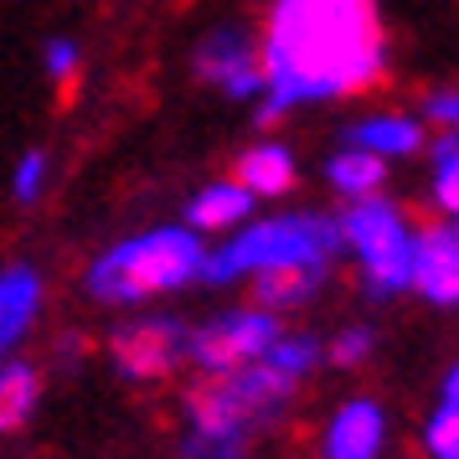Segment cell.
I'll use <instances>...</instances> for the list:
<instances>
[{
  "label": "cell",
  "instance_id": "6da1fadb",
  "mask_svg": "<svg viewBox=\"0 0 459 459\" xmlns=\"http://www.w3.org/2000/svg\"><path fill=\"white\" fill-rule=\"evenodd\" d=\"M264 99L258 119L367 99L393 67V42L377 0H269L258 22Z\"/></svg>",
  "mask_w": 459,
  "mask_h": 459
},
{
  "label": "cell",
  "instance_id": "7a4b0ae2",
  "mask_svg": "<svg viewBox=\"0 0 459 459\" xmlns=\"http://www.w3.org/2000/svg\"><path fill=\"white\" fill-rule=\"evenodd\" d=\"M325 367V335L284 331L269 351L228 377H196L181 397L176 459H253L258 438L294 408Z\"/></svg>",
  "mask_w": 459,
  "mask_h": 459
},
{
  "label": "cell",
  "instance_id": "3957f363",
  "mask_svg": "<svg viewBox=\"0 0 459 459\" xmlns=\"http://www.w3.org/2000/svg\"><path fill=\"white\" fill-rule=\"evenodd\" d=\"M341 269V232L335 212L320 207H279L253 212L248 222L207 248V290H253L279 273H320L335 279Z\"/></svg>",
  "mask_w": 459,
  "mask_h": 459
},
{
  "label": "cell",
  "instance_id": "277c9868",
  "mask_svg": "<svg viewBox=\"0 0 459 459\" xmlns=\"http://www.w3.org/2000/svg\"><path fill=\"white\" fill-rule=\"evenodd\" d=\"M207 238L186 222H155V228L125 232L88 258L83 290L93 305L108 310H150L170 294L196 290L207 273Z\"/></svg>",
  "mask_w": 459,
  "mask_h": 459
},
{
  "label": "cell",
  "instance_id": "5b68a950",
  "mask_svg": "<svg viewBox=\"0 0 459 459\" xmlns=\"http://www.w3.org/2000/svg\"><path fill=\"white\" fill-rule=\"evenodd\" d=\"M341 264L356 273L372 305H393L413 294V248H418V212H408L393 191H377L367 202H341Z\"/></svg>",
  "mask_w": 459,
  "mask_h": 459
},
{
  "label": "cell",
  "instance_id": "8992f818",
  "mask_svg": "<svg viewBox=\"0 0 459 459\" xmlns=\"http://www.w3.org/2000/svg\"><path fill=\"white\" fill-rule=\"evenodd\" d=\"M290 331V320L258 299H243V305H222L212 310L207 320H196L186 335V367L196 377H228L238 367H248L269 351L279 335Z\"/></svg>",
  "mask_w": 459,
  "mask_h": 459
},
{
  "label": "cell",
  "instance_id": "52a82bcc",
  "mask_svg": "<svg viewBox=\"0 0 459 459\" xmlns=\"http://www.w3.org/2000/svg\"><path fill=\"white\" fill-rule=\"evenodd\" d=\"M186 335L191 325L170 310L129 315L108 331V361L125 382H166L186 367Z\"/></svg>",
  "mask_w": 459,
  "mask_h": 459
},
{
  "label": "cell",
  "instance_id": "ba28073f",
  "mask_svg": "<svg viewBox=\"0 0 459 459\" xmlns=\"http://www.w3.org/2000/svg\"><path fill=\"white\" fill-rule=\"evenodd\" d=\"M191 73L196 83L222 93L232 104H258L264 99V63H258V31L243 22H222L202 31L191 47Z\"/></svg>",
  "mask_w": 459,
  "mask_h": 459
},
{
  "label": "cell",
  "instance_id": "9c48e42d",
  "mask_svg": "<svg viewBox=\"0 0 459 459\" xmlns=\"http://www.w3.org/2000/svg\"><path fill=\"white\" fill-rule=\"evenodd\" d=\"M393 455V408L377 393H346L320 418L315 459H387Z\"/></svg>",
  "mask_w": 459,
  "mask_h": 459
},
{
  "label": "cell",
  "instance_id": "30bf717a",
  "mask_svg": "<svg viewBox=\"0 0 459 459\" xmlns=\"http://www.w3.org/2000/svg\"><path fill=\"white\" fill-rule=\"evenodd\" d=\"M429 125L418 119V108L403 104H372V108H356L351 119L341 125V145H356L387 160V166H403V160H423L429 150Z\"/></svg>",
  "mask_w": 459,
  "mask_h": 459
},
{
  "label": "cell",
  "instance_id": "8fae6325",
  "mask_svg": "<svg viewBox=\"0 0 459 459\" xmlns=\"http://www.w3.org/2000/svg\"><path fill=\"white\" fill-rule=\"evenodd\" d=\"M413 299L438 315L459 310V222L449 217H418Z\"/></svg>",
  "mask_w": 459,
  "mask_h": 459
},
{
  "label": "cell",
  "instance_id": "7c38bea8",
  "mask_svg": "<svg viewBox=\"0 0 459 459\" xmlns=\"http://www.w3.org/2000/svg\"><path fill=\"white\" fill-rule=\"evenodd\" d=\"M47 305V273L31 258L0 264V361H11L16 346L37 331Z\"/></svg>",
  "mask_w": 459,
  "mask_h": 459
},
{
  "label": "cell",
  "instance_id": "4fadbf2b",
  "mask_svg": "<svg viewBox=\"0 0 459 459\" xmlns=\"http://www.w3.org/2000/svg\"><path fill=\"white\" fill-rule=\"evenodd\" d=\"M253 212H258L253 191L243 186L238 176H217V181H207V186H196V191L186 196L181 222H186L191 232H202L207 243H217V238H228V232L243 228Z\"/></svg>",
  "mask_w": 459,
  "mask_h": 459
},
{
  "label": "cell",
  "instance_id": "5bb4252c",
  "mask_svg": "<svg viewBox=\"0 0 459 459\" xmlns=\"http://www.w3.org/2000/svg\"><path fill=\"white\" fill-rule=\"evenodd\" d=\"M232 176L253 191V202H284V196L299 186V155H294L290 140L264 134V140H253V145L232 160Z\"/></svg>",
  "mask_w": 459,
  "mask_h": 459
},
{
  "label": "cell",
  "instance_id": "9a60e30c",
  "mask_svg": "<svg viewBox=\"0 0 459 459\" xmlns=\"http://www.w3.org/2000/svg\"><path fill=\"white\" fill-rule=\"evenodd\" d=\"M320 181H325V191H331L335 202H367L377 191H387L393 166L367 155V150H356V145H335L325 155V166H320Z\"/></svg>",
  "mask_w": 459,
  "mask_h": 459
},
{
  "label": "cell",
  "instance_id": "2e32d148",
  "mask_svg": "<svg viewBox=\"0 0 459 459\" xmlns=\"http://www.w3.org/2000/svg\"><path fill=\"white\" fill-rule=\"evenodd\" d=\"M423 207L459 222V134H434L423 150Z\"/></svg>",
  "mask_w": 459,
  "mask_h": 459
},
{
  "label": "cell",
  "instance_id": "e0dca14e",
  "mask_svg": "<svg viewBox=\"0 0 459 459\" xmlns=\"http://www.w3.org/2000/svg\"><path fill=\"white\" fill-rule=\"evenodd\" d=\"M37 408H42V372L26 356L0 361V434H22Z\"/></svg>",
  "mask_w": 459,
  "mask_h": 459
},
{
  "label": "cell",
  "instance_id": "ac0fdd59",
  "mask_svg": "<svg viewBox=\"0 0 459 459\" xmlns=\"http://www.w3.org/2000/svg\"><path fill=\"white\" fill-rule=\"evenodd\" d=\"M377 356V325L351 320V325H335V335H325V367L335 372H356Z\"/></svg>",
  "mask_w": 459,
  "mask_h": 459
},
{
  "label": "cell",
  "instance_id": "d6986e66",
  "mask_svg": "<svg viewBox=\"0 0 459 459\" xmlns=\"http://www.w3.org/2000/svg\"><path fill=\"white\" fill-rule=\"evenodd\" d=\"M47 191H52V155L42 145H26L11 166V202L16 207H37Z\"/></svg>",
  "mask_w": 459,
  "mask_h": 459
},
{
  "label": "cell",
  "instance_id": "ffe728a7",
  "mask_svg": "<svg viewBox=\"0 0 459 459\" xmlns=\"http://www.w3.org/2000/svg\"><path fill=\"white\" fill-rule=\"evenodd\" d=\"M418 459H459V413L455 408H429L418 429Z\"/></svg>",
  "mask_w": 459,
  "mask_h": 459
},
{
  "label": "cell",
  "instance_id": "44dd1931",
  "mask_svg": "<svg viewBox=\"0 0 459 459\" xmlns=\"http://www.w3.org/2000/svg\"><path fill=\"white\" fill-rule=\"evenodd\" d=\"M413 108H418V119L429 125V134H459V78L423 88Z\"/></svg>",
  "mask_w": 459,
  "mask_h": 459
},
{
  "label": "cell",
  "instance_id": "7402d4cb",
  "mask_svg": "<svg viewBox=\"0 0 459 459\" xmlns=\"http://www.w3.org/2000/svg\"><path fill=\"white\" fill-rule=\"evenodd\" d=\"M42 73H47V83H73L78 73H83V47H78V37H47L42 42Z\"/></svg>",
  "mask_w": 459,
  "mask_h": 459
},
{
  "label": "cell",
  "instance_id": "603a6c76",
  "mask_svg": "<svg viewBox=\"0 0 459 459\" xmlns=\"http://www.w3.org/2000/svg\"><path fill=\"white\" fill-rule=\"evenodd\" d=\"M434 408H455V413H459V351L449 356V367L438 372V393H434Z\"/></svg>",
  "mask_w": 459,
  "mask_h": 459
}]
</instances>
